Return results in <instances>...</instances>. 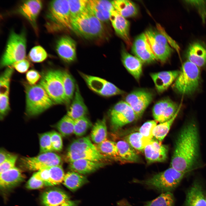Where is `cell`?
I'll return each mask as SVG.
<instances>
[{
  "mask_svg": "<svg viewBox=\"0 0 206 206\" xmlns=\"http://www.w3.org/2000/svg\"><path fill=\"white\" fill-rule=\"evenodd\" d=\"M199 131L191 121L181 129L175 140L170 167L185 173L197 166L199 156Z\"/></svg>",
  "mask_w": 206,
  "mask_h": 206,
  "instance_id": "1",
  "label": "cell"
},
{
  "mask_svg": "<svg viewBox=\"0 0 206 206\" xmlns=\"http://www.w3.org/2000/svg\"><path fill=\"white\" fill-rule=\"evenodd\" d=\"M45 27L50 33H57L66 29L72 30L68 0L50 1L45 15Z\"/></svg>",
  "mask_w": 206,
  "mask_h": 206,
  "instance_id": "2",
  "label": "cell"
},
{
  "mask_svg": "<svg viewBox=\"0 0 206 206\" xmlns=\"http://www.w3.org/2000/svg\"><path fill=\"white\" fill-rule=\"evenodd\" d=\"M87 8L72 19V30L86 39H96L102 37L105 30L102 23Z\"/></svg>",
  "mask_w": 206,
  "mask_h": 206,
  "instance_id": "3",
  "label": "cell"
},
{
  "mask_svg": "<svg viewBox=\"0 0 206 206\" xmlns=\"http://www.w3.org/2000/svg\"><path fill=\"white\" fill-rule=\"evenodd\" d=\"M26 94V112L29 116L39 115L55 103L39 84H25Z\"/></svg>",
  "mask_w": 206,
  "mask_h": 206,
  "instance_id": "4",
  "label": "cell"
},
{
  "mask_svg": "<svg viewBox=\"0 0 206 206\" xmlns=\"http://www.w3.org/2000/svg\"><path fill=\"white\" fill-rule=\"evenodd\" d=\"M185 174L170 167L147 179H134L132 181L163 193L170 192L178 185Z\"/></svg>",
  "mask_w": 206,
  "mask_h": 206,
  "instance_id": "5",
  "label": "cell"
},
{
  "mask_svg": "<svg viewBox=\"0 0 206 206\" xmlns=\"http://www.w3.org/2000/svg\"><path fill=\"white\" fill-rule=\"evenodd\" d=\"M26 38L24 30L17 33L10 32L0 61V67L12 66L14 63L25 59L26 54Z\"/></svg>",
  "mask_w": 206,
  "mask_h": 206,
  "instance_id": "6",
  "label": "cell"
},
{
  "mask_svg": "<svg viewBox=\"0 0 206 206\" xmlns=\"http://www.w3.org/2000/svg\"><path fill=\"white\" fill-rule=\"evenodd\" d=\"M199 67L187 60L183 64L174 84V88L179 93L188 95L195 91L198 87L200 76Z\"/></svg>",
  "mask_w": 206,
  "mask_h": 206,
  "instance_id": "7",
  "label": "cell"
},
{
  "mask_svg": "<svg viewBox=\"0 0 206 206\" xmlns=\"http://www.w3.org/2000/svg\"><path fill=\"white\" fill-rule=\"evenodd\" d=\"M39 84L55 104H66L61 70H50L46 71L41 76Z\"/></svg>",
  "mask_w": 206,
  "mask_h": 206,
  "instance_id": "8",
  "label": "cell"
},
{
  "mask_svg": "<svg viewBox=\"0 0 206 206\" xmlns=\"http://www.w3.org/2000/svg\"><path fill=\"white\" fill-rule=\"evenodd\" d=\"M144 33L157 60L162 63L166 62L173 52L166 36L160 31L152 29Z\"/></svg>",
  "mask_w": 206,
  "mask_h": 206,
  "instance_id": "9",
  "label": "cell"
},
{
  "mask_svg": "<svg viewBox=\"0 0 206 206\" xmlns=\"http://www.w3.org/2000/svg\"><path fill=\"white\" fill-rule=\"evenodd\" d=\"M80 74L89 88L101 96L108 97L124 93L114 84L105 79L81 72Z\"/></svg>",
  "mask_w": 206,
  "mask_h": 206,
  "instance_id": "10",
  "label": "cell"
},
{
  "mask_svg": "<svg viewBox=\"0 0 206 206\" xmlns=\"http://www.w3.org/2000/svg\"><path fill=\"white\" fill-rule=\"evenodd\" d=\"M61 162L60 157L52 152L41 153L33 157H24L21 159V163L24 167L32 171L60 165Z\"/></svg>",
  "mask_w": 206,
  "mask_h": 206,
  "instance_id": "11",
  "label": "cell"
},
{
  "mask_svg": "<svg viewBox=\"0 0 206 206\" xmlns=\"http://www.w3.org/2000/svg\"><path fill=\"white\" fill-rule=\"evenodd\" d=\"M153 98V94L151 92L138 90L127 95L125 101L134 110L138 119L142 116L151 102Z\"/></svg>",
  "mask_w": 206,
  "mask_h": 206,
  "instance_id": "12",
  "label": "cell"
},
{
  "mask_svg": "<svg viewBox=\"0 0 206 206\" xmlns=\"http://www.w3.org/2000/svg\"><path fill=\"white\" fill-rule=\"evenodd\" d=\"M43 3L40 0H26L19 6L18 13L29 23L35 32L38 33L37 19L42 10Z\"/></svg>",
  "mask_w": 206,
  "mask_h": 206,
  "instance_id": "13",
  "label": "cell"
},
{
  "mask_svg": "<svg viewBox=\"0 0 206 206\" xmlns=\"http://www.w3.org/2000/svg\"><path fill=\"white\" fill-rule=\"evenodd\" d=\"M153 137L145 146L144 153L148 164L162 162L168 158V147Z\"/></svg>",
  "mask_w": 206,
  "mask_h": 206,
  "instance_id": "14",
  "label": "cell"
},
{
  "mask_svg": "<svg viewBox=\"0 0 206 206\" xmlns=\"http://www.w3.org/2000/svg\"><path fill=\"white\" fill-rule=\"evenodd\" d=\"M132 50L135 56L142 63L149 64L157 60L145 33H142L136 37L133 44Z\"/></svg>",
  "mask_w": 206,
  "mask_h": 206,
  "instance_id": "15",
  "label": "cell"
},
{
  "mask_svg": "<svg viewBox=\"0 0 206 206\" xmlns=\"http://www.w3.org/2000/svg\"><path fill=\"white\" fill-rule=\"evenodd\" d=\"M76 43L70 37L64 35L57 41L56 50L59 57L64 61L70 63L74 61L76 58Z\"/></svg>",
  "mask_w": 206,
  "mask_h": 206,
  "instance_id": "16",
  "label": "cell"
},
{
  "mask_svg": "<svg viewBox=\"0 0 206 206\" xmlns=\"http://www.w3.org/2000/svg\"><path fill=\"white\" fill-rule=\"evenodd\" d=\"M177 107L173 101L169 99L159 101L153 106L152 114L155 120L160 123L171 118L177 110Z\"/></svg>",
  "mask_w": 206,
  "mask_h": 206,
  "instance_id": "17",
  "label": "cell"
},
{
  "mask_svg": "<svg viewBox=\"0 0 206 206\" xmlns=\"http://www.w3.org/2000/svg\"><path fill=\"white\" fill-rule=\"evenodd\" d=\"M188 60L199 67L206 65V44L200 41L190 43L185 52Z\"/></svg>",
  "mask_w": 206,
  "mask_h": 206,
  "instance_id": "18",
  "label": "cell"
},
{
  "mask_svg": "<svg viewBox=\"0 0 206 206\" xmlns=\"http://www.w3.org/2000/svg\"><path fill=\"white\" fill-rule=\"evenodd\" d=\"M88 7L102 22L110 20L111 13L115 10L112 1L106 0H89Z\"/></svg>",
  "mask_w": 206,
  "mask_h": 206,
  "instance_id": "19",
  "label": "cell"
},
{
  "mask_svg": "<svg viewBox=\"0 0 206 206\" xmlns=\"http://www.w3.org/2000/svg\"><path fill=\"white\" fill-rule=\"evenodd\" d=\"M110 21L116 33L122 39L128 47L131 44L129 36L130 23L116 11L111 13Z\"/></svg>",
  "mask_w": 206,
  "mask_h": 206,
  "instance_id": "20",
  "label": "cell"
},
{
  "mask_svg": "<svg viewBox=\"0 0 206 206\" xmlns=\"http://www.w3.org/2000/svg\"><path fill=\"white\" fill-rule=\"evenodd\" d=\"M179 71H164L152 73L150 76L157 92L161 93L166 90L178 77Z\"/></svg>",
  "mask_w": 206,
  "mask_h": 206,
  "instance_id": "21",
  "label": "cell"
},
{
  "mask_svg": "<svg viewBox=\"0 0 206 206\" xmlns=\"http://www.w3.org/2000/svg\"><path fill=\"white\" fill-rule=\"evenodd\" d=\"M72 100L67 115L74 120L85 116L88 111L87 108L77 84Z\"/></svg>",
  "mask_w": 206,
  "mask_h": 206,
  "instance_id": "22",
  "label": "cell"
},
{
  "mask_svg": "<svg viewBox=\"0 0 206 206\" xmlns=\"http://www.w3.org/2000/svg\"><path fill=\"white\" fill-rule=\"evenodd\" d=\"M121 60L128 71L136 80H139L142 71V63L141 61L124 49L122 51Z\"/></svg>",
  "mask_w": 206,
  "mask_h": 206,
  "instance_id": "23",
  "label": "cell"
},
{
  "mask_svg": "<svg viewBox=\"0 0 206 206\" xmlns=\"http://www.w3.org/2000/svg\"><path fill=\"white\" fill-rule=\"evenodd\" d=\"M184 206H206L204 192L199 182H195L188 191Z\"/></svg>",
  "mask_w": 206,
  "mask_h": 206,
  "instance_id": "24",
  "label": "cell"
},
{
  "mask_svg": "<svg viewBox=\"0 0 206 206\" xmlns=\"http://www.w3.org/2000/svg\"><path fill=\"white\" fill-rule=\"evenodd\" d=\"M105 165L100 162L82 159L69 162V167L74 171L81 174H86L94 172Z\"/></svg>",
  "mask_w": 206,
  "mask_h": 206,
  "instance_id": "25",
  "label": "cell"
},
{
  "mask_svg": "<svg viewBox=\"0 0 206 206\" xmlns=\"http://www.w3.org/2000/svg\"><path fill=\"white\" fill-rule=\"evenodd\" d=\"M24 179V177L21 171L15 167L0 173V187L4 189L12 188L20 183Z\"/></svg>",
  "mask_w": 206,
  "mask_h": 206,
  "instance_id": "26",
  "label": "cell"
},
{
  "mask_svg": "<svg viewBox=\"0 0 206 206\" xmlns=\"http://www.w3.org/2000/svg\"><path fill=\"white\" fill-rule=\"evenodd\" d=\"M110 118L111 126L114 131L138 119L130 106L117 115Z\"/></svg>",
  "mask_w": 206,
  "mask_h": 206,
  "instance_id": "27",
  "label": "cell"
},
{
  "mask_svg": "<svg viewBox=\"0 0 206 206\" xmlns=\"http://www.w3.org/2000/svg\"><path fill=\"white\" fill-rule=\"evenodd\" d=\"M69 200L65 192L58 189H50L44 192L41 200L44 206H56Z\"/></svg>",
  "mask_w": 206,
  "mask_h": 206,
  "instance_id": "28",
  "label": "cell"
},
{
  "mask_svg": "<svg viewBox=\"0 0 206 206\" xmlns=\"http://www.w3.org/2000/svg\"><path fill=\"white\" fill-rule=\"evenodd\" d=\"M112 2L115 10L125 18L134 17L138 13L136 5L130 1L116 0Z\"/></svg>",
  "mask_w": 206,
  "mask_h": 206,
  "instance_id": "29",
  "label": "cell"
},
{
  "mask_svg": "<svg viewBox=\"0 0 206 206\" xmlns=\"http://www.w3.org/2000/svg\"><path fill=\"white\" fill-rule=\"evenodd\" d=\"M119 206H134L125 199L118 203ZM174 199L171 192H164L155 199L148 201L142 206H174Z\"/></svg>",
  "mask_w": 206,
  "mask_h": 206,
  "instance_id": "30",
  "label": "cell"
},
{
  "mask_svg": "<svg viewBox=\"0 0 206 206\" xmlns=\"http://www.w3.org/2000/svg\"><path fill=\"white\" fill-rule=\"evenodd\" d=\"M116 145L119 154L124 163H136L140 160L136 150L124 140L118 141Z\"/></svg>",
  "mask_w": 206,
  "mask_h": 206,
  "instance_id": "31",
  "label": "cell"
},
{
  "mask_svg": "<svg viewBox=\"0 0 206 206\" xmlns=\"http://www.w3.org/2000/svg\"><path fill=\"white\" fill-rule=\"evenodd\" d=\"M96 149L102 154L108 158L124 163L118 153L116 142L108 140L95 144Z\"/></svg>",
  "mask_w": 206,
  "mask_h": 206,
  "instance_id": "32",
  "label": "cell"
},
{
  "mask_svg": "<svg viewBox=\"0 0 206 206\" xmlns=\"http://www.w3.org/2000/svg\"><path fill=\"white\" fill-rule=\"evenodd\" d=\"M87 178L82 174L72 171L67 173L62 182L63 185L70 191H74L87 183Z\"/></svg>",
  "mask_w": 206,
  "mask_h": 206,
  "instance_id": "33",
  "label": "cell"
},
{
  "mask_svg": "<svg viewBox=\"0 0 206 206\" xmlns=\"http://www.w3.org/2000/svg\"><path fill=\"white\" fill-rule=\"evenodd\" d=\"M61 75L66 98V104H68L74 97L76 84L72 76L67 71L61 70Z\"/></svg>",
  "mask_w": 206,
  "mask_h": 206,
  "instance_id": "34",
  "label": "cell"
},
{
  "mask_svg": "<svg viewBox=\"0 0 206 206\" xmlns=\"http://www.w3.org/2000/svg\"><path fill=\"white\" fill-rule=\"evenodd\" d=\"M101 154L98 150L82 152H68L66 159L69 163L76 160L84 159L96 161L100 162L107 158Z\"/></svg>",
  "mask_w": 206,
  "mask_h": 206,
  "instance_id": "35",
  "label": "cell"
},
{
  "mask_svg": "<svg viewBox=\"0 0 206 206\" xmlns=\"http://www.w3.org/2000/svg\"><path fill=\"white\" fill-rule=\"evenodd\" d=\"M124 139L135 150L141 152L144 151L145 146L151 140L138 132L125 136Z\"/></svg>",
  "mask_w": 206,
  "mask_h": 206,
  "instance_id": "36",
  "label": "cell"
},
{
  "mask_svg": "<svg viewBox=\"0 0 206 206\" xmlns=\"http://www.w3.org/2000/svg\"><path fill=\"white\" fill-rule=\"evenodd\" d=\"M181 106V104L174 116L169 120L161 123L157 125L153 131V137L159 141L162 142L167 135L173 123L177 117Z\"/></svg>",
  "mask_w": 206,
  "mask_h": 206,
  "instance_id": "37",
  "label": "cell"
},
{
  "mask_svg": "<svg viewBox=\"0 0 206 206\" xmlns=\"http://www.w3.org/2000/svg\"><path fill=\"white\" fill-rule=\"evenodd\" d=\"M107 130L106 119L104 118L98 120L92 129L91 137L92 140L96 144L106 140Z\"/></svg>",
  "mask_w": 206,
  "mask_h": 206,
  "instance_id": "38",
  "label": "cell"
},
{
  "mask_svg": "<svg viewBox=\"0 0 206 206\" xmlns=\"http://www.w3.org/2000/svg\"><path fill=\"white\" fill-rule=\"evenodd\" d=\"M97 150H98L94 145L92 144L89 137L87 136L80 138L73 141L69 146L68 152Z\"/></svg>",
  "mask_w": 206,
  "mask_h": 206,
  "instance_id": "39",
  "label": "cell"
},
{
  "mask_svg": "<svg viewBox=\"0 0 206 206\" xmlns=\"http://www.w3.org/2000/svg\"><path fill=\"white\" fill-rule=\"evenodd\" d=\"M56 126L62 136H68L74 133V120L66 114L60 120Z\"/></svg>",
  "mask_w": 206,
  "mask_h": 206,
  "instance_id": "40",
  "label": "cell"
},
{
  "mask_svg": "<svg viewBox=\"0 0 206 206\" xmlns=\"http://www.w3.org/2000/svg\"><path fill=\"white\" fill-rule=\"evenodd\" d=\"M49 179L48 186L59 184L63 182L65 176L61 165L49 167Z\"/></svg>",
  "mask_w": 206,
  "mask_h": 206,
  "instance_id": "41",
  "label": "cell"
},
{
  "mask_svg": "<svg viewBox=\"0 0 206 206\" xmlns=\"http://www.w3.org/2000/svg\"><path fill=\"white\" fill-rule=\"evenodd\" d=\"M89 0H68L72 19L84 11L88 7Z\"/></svg>",
  "mask_w": 206,
  "mask_h": 206,
  "instance_id": "42",
  "label": "cell"
},
{
  "mask_svg": "<svg viewBox=\"0 0 206 206\" xmlns=\"http://www.w3.org/2000/svg\"><path fill=\"white\" fill-rule=\"evenodd\" d=\"M91 126V122L86 116L74 120V133L76 136H82Z\"/></svg>",
  "mask_w": 206,
  "mask_h": 206,
  "instance_id": "43",
  "label": "cell"
},
{
  "mask_svg": "<svg viewBox=\"0 0 206 206\" xmlns=\"http://www.w3.org/2000/svg\"><path fill=\"white\" fill-rule=\"evenodd\" d=\"M14 68L11 66L7 67L0 76V93L9 92L10 84Z\"/></svg>",
  "mask_w": 206,
  "mask_h": 206,
  "instance_id": "44",
  "label": "cell"
},
{
  "mask_svg": "<svg viewBox=\"0 0 206 206\" xmlns=\"http://www.w3.org/2000/svg\"><path fill=\"white\" fill-rule=\"evenodd\" d=\"M47 57V54L45 49L41 46L38 45L33 47L28 54V57L32 62L39 63L45 60Z\"/></svg>",
  "mask_w": 206,
  "mask_h": 206,
  "instance_id": "45",
  "label": "cell"
},
{
  "mask_svg": "<svg viewBox=\"0 0 206 206\" xmlns=\"http://www.w3.org/2000/svg\"><path fill=\"white\" fill-rule=\"evenodd\" d=\"M40 152L41 153L52 152L54 151L51 138V132H47L39 136Z\"/></svg>",
  "mask_w": 206,
  "mask_h": 206,
  "instance_id": "46",
  "label": "cell"
},
{
  "mask_svg": "<svg viewBox=\"0 0 206 206\" xmlns=\"http://www.w3.org/2000/svg\"><path fill=\"white\" fill-rule=\"evenodd\" d=\"M157 122L155 120L148 121L144 123L140 127L139 132L145 137L151 139L154 137L153 131L157 125Z\"/></svg>",
  "mask_w": 206,
  "mask_h": 206,
  "instance_id": "47",
  "label": "cell"
},
{
  "mask_svg": "<svg viewBox=\"0 0 206 206\" xmlns=\"http://www.w3.org/2000/svg\"><path fill=\"white\" fill-rule=\"evenodd\" d=\"M9 93H0V117L2 119L10 110Z\"/></svg>",
  "mask_w": 206,
  "mask_h": 206,
  "instance_id": "48",
  "label": "cell"
},
{
  "mask_svg": "<svg viewBox=\"0 0 206 206\" xmlns=\"http://www.w3.org/2000/svg\"><path fill=\"white\" fill-rule=\"evenodd\" d=\"M185 1L197 10L202 21L205 22L206 20V1L187 0Z\"/></svg>",
  "mask_w": 206,
  "mask_h": 206,
  "instance_id": "49",
  "label": "cell"
},
{
  "mask_svg": "<svg viewBox=\"0 0 206 206\" xmlns=\"http://www.w3.org/2000/svg\"><path fill=\"white\" fill-rule=\"evenodd\" d=\"M52 144L54 150L61 151L63 147V143L60 134L56 131L51 132Z\"/></svg>",
  "mask_w": 206,
  "mask_h": 206,
  "instance_id": "50",
  "label": "cell"
},
{
  "mask_svg": "<svg viewBox=\"0 0 206 206\" xmlns=\"http://www.w3.org/2000/svg\"><path fill=\"white\" fill-rule=\"evenodd\" d=\"M130 106L125 101H121L116 103L110 112V117L115 116L124 111Z\"/></svg>",
  "mask_w": 206,
  "mask_h": 206,
  "instance_id": "51",
  "label": "cell"
},
{
  "mask_svg": "<svg viewBox=\"0 0 206 206\" xmlns=\"http://www.w3.org/2000/svg\"><path fill=\"white\" fill-rule=\"evenodd\" d=\"M17 159L16 155H13L9 159L0 164V173H1L8 171L15 167Z\"/></svg>",
  "mask_w": 206,
  "mask_h": 206,
  "instance_id": "52",
  "label": "cell"
},
{
  "mask_svg": "<svg viewBox=\"0 0 206 206\" xmlns=\"http://www.w3.org/2000/svg\"><path fill=\"white\" fill-rule=\"evenodd\" d=\"M33 175L38 179L43 181L45 185L48 186L49 179V167L40 169Z\"/></svg>",
  "mask_w": 206,
  "mask_h": 206,
  "instance_id": "53",
  "label": "cell"
},
{
  "mask_svg": "<svg viewBox=\"0 0 206 206\" xmlns=\"http://www.w3.org/2000/svg\"><path fill=\"white\" fill-rule=\"evenodd\" d=\"M44 185L43 181L38 179L33 175L27 182L26 187L30 189H36L42 188Z\"/></svg>",
  "mask_w": 206,
  "mask_h": 206,
  "instance_id": "54",
  "label": "cell"
},
{
  "mask_svg": "<svg viewBox=\"0 0 206 206\" xmlns=\"http://www.w3.org/2000/svg\"><path fill=\"white\" fill-rule=\"evenodd\" d=\"M12 66L19 72L23 73L27 71L30 66V63L25 59L15 62Z\"/></svg>",
  "mask_w": 206,
  "mask_h": 206,
  "instance_id": "55",
  "label": "cell"
},
{
  "mask_svg": "<svg viewBox=\"0 0 206 206\" xmlns=\"http://www.w3.org/2000/svg\"><path fill=\"white\" fill-rule=\"evenodd\" d=\"M26 79L28 84L31 85H34L41 78L39 72L33 70L28 71L26 75Z\"/></svg>",
  "mask_w": 206,
  "mask_h": 206,
  "instance_id": "56",
  "label": "cell"
},
{
  "mask_svg": "<svg viewBox=\"0 0 206 206\" xmlns=\"http://www.w3.org/2000/svg\"><path fill=\"white\" fill-rule=\"evenodd\" d=\"M13 155L5 150L1 149L0 152V164L9 159Z\"/></svg>",
  "mask_w": 206,
  "mask_h": 206,
  "instance_id": "57",
  "label": "cell"
},
{
  "mask_svg": "<svg viewBox=\"0 0 206 206\" xmlns=\"http://www.w3.org/2000/svg\"><path fill=\"white\" fill-rule=\"evenodd\" d=\"M77 204L75 201L69 200L56 206H77Z\"/></svg>",
  "mask_w": 206,
  "mask_h": 206,
  "instance_id": "58",
  "label": "cell"
},
{
  "mask_svg": "<svg viewBox=\"0 0 206 206\" xmlns=\"http://www.w3.org/2000/svg\"></svg>",
  "mask_w": 206,
  "mask_h": 206,
  "instance_id": "59",
  "label": "cell"
}]
</instances>
